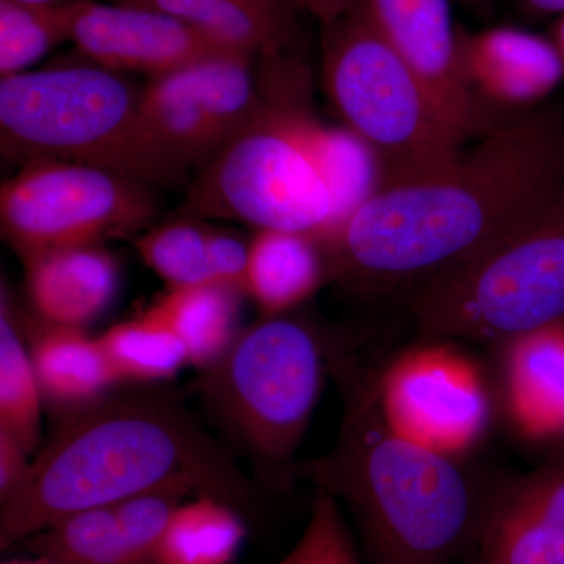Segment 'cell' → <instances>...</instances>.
<instances>
[{
    "mask_svg": "<svg viewBox=\"0 0 564 564\" xmlns=\"http://www.w3.org/2000/svg\"><path fill=\"white\" fill-rule=\"evenodd\" d=\"M564 192V110L499 124L447 165L386 185L328 243L329 278L419 291L503 242Z\"/></svg>",
    "mask_w": 564,
    "mask_h": 564,
    "instance_id": "1",
    "label": "cell"
},
{
    "mask_svg": "<svg viewBox=\"0 0 564 564\" xmlns=\"http://www.w3.org/2000/svg\"><path fill=\"white\" fill-rule=\"evenodd\" d=\"M332 369L345 400L339 436L328 454L300 464L299 478L348 508L372 564L474 562L505 477L397 432L381 408L380 370L340 348Z\"/></svg>",
    "mask_w": 564,
    "mask_h": 564,
    "instance_id": "2",
    "label": "cell"
},
{
    "mask_svg": "<svg viewBox=\"0 0 564 564\" xmlns=\"http://www.w3.org/2000/svg\"><path fill=\"white\" fill-rule=\"evenodd\" d=\"M176 488L229 505L251 488L232 456L177 393L140 391L96 400L69 417L0 511L2 549L66 516Z\"/></svg>",
    "mask_w": 564,
    "mask_h": 564,
    "instance_id": "3",
    "label": "cell"
},
{
    "mask_svg": "<svg viewBox=\"0 0 564 564\" xmlns=\"http://www.w3.org/2000/svg\"><path fill=\"white\" fill-rule=\"evenodd\" d=\"M258 62L261 106L199 169L172 218L239 221L325 245L337 221L317 158L322 121L311 109L310 73L292 51Z\"/></svg>",
    "mask_w": 564,
    "mask_h": 564,
    "instance_id": "4",
    "label": "cell"
},
{
    "mask_svg": "<svg viewBox=\"0 0 564 564\" xmlns=\"http://www.w3.org/2000/svg\"><path fill=\"white\" fill-rule=\"evenodd\" d=\"M0 141L7 158L84 163L151 187H182L188 172L162 147L141 88L93 62L0 79Z\"/></svg>",
    "mask_w": 564,
    "mask_h": 564,
    "instance_id": "5",
    "label": "cell"
},
{
    "mask_svg": "<svg viewBox=\"0 0 564 564\" xmlns=\"http://www.w3.org/2000/svg\"><path fill=\"white\" fill-rule=\"evenodd\" d=\"M334 348L303 318L262 317L196 380L210 421L269 488L285 491L299 478L296 451L332 370Z\"/></svg>",
    "mask_w": 564,
    "mask_h": 564,
    "instance_id": "6",
    "label": "cell"
},
{
    "mask_svg": "<svg viewBox=\"0 0 564 564\" xmlns=\"http://www.w3.org/2000/svg\"><path fill=\"white\" fill-rule=\"evenodd\" d=\"M322 80L345 128L377 155L381 187L419 180L467 147L361 0L323 28Z\"/></svg>",
    "mask_w": 564,
    "mask_h": 564,
    "instance_id": "7",
    "label": "cell"
},
{
    "mask_svg": "<svg viewBox=\"0 0 564 564\" xmlns=\"http://www.w3.org/2000/svg\"><path fill=\"white\" fill-rule=\"evenodd\" d=\"M425 339L502 345L564 322V192L491 250L411 293Z\"/></svg>",
    "mask_w": 564,
    "mask_h": 564,
    "instance_id": "8",
    "label": "cell"
},
{
    "mask_svg": "<svg viewBox=\"0 0 564 564\" xmlns=\"http://www.w3.org/2000/svg\"><path fill=\"white\" fill-rule=\"evenodd\" d=\"M151 185L84 163L39 159L3 182L0 229L22 262L143 232L158 218Z\"/></svg>",
    "mask_w": 564,
    "mask_h": 564,
    "instance_id": "9",
    "label": "cell"
},
{
    "mask_svg": "<svg viewBox=\"0 0 564 564\" xmlns=\"http://www.w3.org/2000/svg\"><path fill=\"white\" fill-rule=\"evenodd\" d=\"M380 402L397 432L454 456L473 451L491 417L485 378L441 344L414 348L380 370Z\"/></svg>",
    "mask_w": 564,
    "mask_h": 564,
    "instance_id": "10",
    "label": "cell"
},
{
    "mask_svg": "<svg viewBox=\"0 0 564 564\" xmlns=\"http://www.w3.org/2000/svg\"><path fill=\"white\" fill-rule=\"evenodd\" d=\"M370 20L417 74L466 143L492 131L486 106L464 84L451 0H361Z\"/></svg>",
    "mask_w": 564,
    "mask_h": 564,
    "instance_id": "11",
    "label": "cell"
},
{
    "mask_svg": "<svg viewBox=\"0 0 564 564\" xmlns=\"http://www.w3.org/2000/svg\"><path fill=\"white\" fill-rule=\"evenodd\" d=\"M70 35L88 62L115 73H172L228 50L170 14L126 3L73 2Z\"/></svg>",
    "mask_w": 564,
    "mask_h": 564,
    "instance_id": "12",
    "label": "cell"
},
{
    "mask_svg": "<svg viewBox=\"0 0 564 564\" xmlns=\"http://www.w3.org/2000/svg\"><path fill=\"white\" fill-rule=\"evenodd\" d=\"M473 564H564V451L503 478Z\"/></svg>",
    "mask_w": 564,
    "mask_h": 564,
    "instance_id": "13",
    "label": "cell"
},
{
    "mask_svg": "<svg viewBox=\"0 0 564 564\" xmlns=\"http://www.w3.org/2000/svg\"><path fill=\"white\" fill-rule=\"evenodd\" d=\"M458 61L464 84L484 106L532 107L564 79V58L554 41L521 29L458 28Z\"/></svg>",
    "mask_w": 564,
    "mask_h": 564,
    "instance_id": "14",
    "label": "cell"
},
{
    "mask_svg": "<svg viewBox=\"0 0 564 564\" xmlns=\"http://www.w3.org/2000/svg\"><path fill=\"white\" fill-rule=\"evenodd\" d=\"M502 399L508 421L530 443L564 440V322L502 345Z\"/></svg>",
    "mask_w": 564,
    "mask_h": 564,
    "instance_id": "15",
    "label": "cell"
},
{
    "mask_svg": "<svg viewBox=\"0 0 564 564\" xmlns=\"http://www.w3.org/2000/svg\"><path fill=\"white\" fill-rule=\"evenodd\" d=\"M24 265L33 307L52 325L84 328L117 295V262L101 245L62 248Z\"/></svg>",
    "mask_w": 564,
    "mask_h": 564,
    "instance_id": "16",
    "label": "cell"
},
{
    "mask_svg": "<svg viewBox=\"0 0 564 564\" xmlns=\"http://www.w3.org/2000/svg\"><path fill=\"white\" fill-rule=\"evenodd\" d=\"M184 21L228 50L261 55L293 51L299 0H113Z\"/></svg>",
    "mask_w": 564,
    "mask_h": 564,
    "instance_id": "17",
    "label": "cell"
},
{
    "mask_svg": "<svg viewBox=\"0 0 564 564\" xmlns=\"http://www.w3.org/2000/svg\"><path fill=\"white\" fill-rule=\"evenodd\" d=\"M328 259L307 234L259 229L250 242L247 295L262 317L291 313L328 280Z\"/></svg>",
    "mask_w": 564,
    "mask_h": 564,
    "instance_id": "18",
    "label": "cell"
},
{
    "mask_svg": "<svg viewBox=\"0 0 564 564\" xmlns=\"http://www.w3.org/2000/svg\"><path fill=\"white\" fill-rule=\"evenodd\" d=\"M31 356L43 397L70 410L102 399L118 383L101 340L82 328L47 323Z\"/></svg>",
    "mask_w": 564,
    "mask_h": 564,
    "instance_id": "19",
    "label": "cell"
},
{
    "mask_svg": "<svg viewBox=\"0 0 564 564\" xmlns=\"http://www.w3.org/2000/svg\"><path fill=\"white\" fill-rule=\"evenodd\" d=\"M141 109L162 147L185 169H203L225 143L199 99L188 65L151 77L141 88Z\"/></svg>",
    "mask_w": 564,
    "mask_h": 564,
    "instance_id": "20",
    "label": "cell"
},
{
    "mask_svg": "<svg viewBox=\"0 0 564 564\" xmlns=\"http://www.w3.org/2000/svg\"><path fill=\"white\" fill-rule=\"evenodd\" d=\"M243 295L239 289L209 282L169 289L151 310L181 337L191 366L206 370L231 348L242 332L239 317Z\"/></svg>",
    "mask_w": 564,
    "mask_h": 564,
    "instance_id": "21",
    "label": "cell"
},
{
    "mask_svg": "<svg viewBox=\"0 0 564 564\" xmlns=\"http://www.w3.org/2000/svg\"><path fill=\"white\" fill-rule=\"evenodd\" d=\"M22 543L58 564H144L115 503L66 516Z\"/></svg>",
    "mask_w": 564,
    "mask_h": 564,
    "instance_id": "22",
    "label": "cell"
},
{
    "mask_svg": "<svg viewBox=\"0 0 564 564\" xmlns=\"http://www.w3.org/2000/svg\"><path fill=\"white\" fill-rule=\"evenodd\" d=\"M245 533L232 505L198 497L195 502L181 505L173 514L155 564H229Z\"/></svg>",
    "mask_w": 564,
    "mask_h": 564,
    "instance_id": "23",
    "label": "cell"
},
{
    "mask_svg": "<svg viewBox=\"0 0 564 564\" xmlns=\"http://www.w3.org/2000/svg\"><path fill=\"white\" fill-rule=\"evenodd\" d=\"M99 340L118 383H161L191 364L181 337L152 310L111 326Z\"/></svg>",
    "mask_w": 564,
    "mask_h": 564,
    "instance_id": "24",
    "label": "cell"
},
{
    "mask_svg": "<svg viewBox=\"0 0 564 564\" xmlns=\"http://www.w3.org/2000/svg\"><path fill=\"white\" fill-rule=\"evenodd\" d=\"M41 388L31 352L22 340L11 299L0 302V430L32 454L41 440Z\"/></svg>",
    "mask_w": 564,
    "mask_h": 564,
    "instance_id": "25",
    "label": "cell"
},
{
    "mask_svg": "<svg viewBox=\"0 0 564 564\" xmlns=\"http://www.w3.org/2000/svg\"><path fill=\"white\" fill-rule=\"evenodd\" d=\"M212 231L214 226L198 218H172L140 234L135 250L169 289L209 284L215 282Z\"/></svg>",
    "mask_w": 564,
    "mask_h": 564,
    "instance_id": "26",
    "label": "cell"
},
{
    "mask_svg": "<svg viewBox=\"0 0 564 564\" xmlns=\"http://www.w3.org/2000/svg\"><path fill=\"white\" fill-rule=\"evenodd\" d=\"M70 7L0 0V76L24 73L57 44L69 41Z\"/></svg>",
    "mask_w": 564,
    "mask_h": 564,
    "instance_id": "27",
    "label": "cell"
},
{
    "mask_svg": "<svg viewBox=\"0 0 564 564\" xmlns=\"http://www.w3.org/2000/svg\"><path fill=\"white\" fill-rule=\"evenodd\" d=\"M281 564H361L340 503L317 489L310 522Z\"/></svg>",
    "mask_w": 564,
    "mask_h": 564,
    "instance_id": "28",
    "label": "cell"
},
{
    "mask_svg": "<svg viewBox=\"0 0 564 564\" xmlns=\"http://www.w3.org/2000/svg\"><path fill=\"white\" fill-rule=\"evenodd\" d=\"M18 441L0 430V502L13 496L28 478L31 463Z\"/></svg>",
    "mask_w": 564,
    "mask_h": 564,
    "instance_id": "29",
    "label": "cell"
},
{
    "mask_svg": "<svg viewBox=\"0 0 564 564\" xmlns=\"http://www.w3.org/2000/svg\"><path fill=\"white\" fill-rule=\"evenodd\" d=\"M359 0H299L300 9L313 14L323 28L343 20L345 14L355 9Z\"/></svg>",
    "mask_w": 564,
    "mask_h": 564,
    "instance_id": "30",
    "label": "cell"
},
{
    "mask_svg": "<svg viewBox=\"0 0 564 564\" xmlns=\"http://www.w3.org/2000/svg\"><path fill=\"white\" fill-rule=\"evenodd\" d=\"M527 6L533 10L543 11V13L564 14V0H524Z\"/></svg>",
    "mask_w": 564,
    "mask_h": 564,
    "instance_id": "31",
    "label": "cell"
},
{
    "mask_svg": "<svg viewBox=\"0 0 564 564\" xmlns=\"http://www.w3.org/2000/svg\"><path fill=\"white\" fill-rule=\"evenodd\" d=\"M464 7L473 10L475 14L481 18H491L494 13L492 0H459Z\"/></svg>",
    "mask_w": 564,
    "mask_h": 564,
    "instance_id": "32",
    "label": "cell"
},
{
    "mask_svg": "<svg viewBox=\"0 0 564 564\" xmlns=\"http://www.w3.org/2000/svg\"><path fill=\"white\" fill-rule=\"evenodd\" d=\"M17 2L31 3V6H66L77 0H17Z\"/></svg>",
    "mask_w": 564,
    "mask_h": 564,
    "instance_id": "33",
    "label": "cell"
},
{
    "mask_svg": "<svg viewBox=\"0 0 564 564\" xmlns=\"http://www.w3.org/2000/svg\"><path fill=\"white\" fill-rule=\"evenodd\" d=\"M555 46L558 47V51L562 52L564 58V14L562 20H560L558 25L555 29Z\"/></svg>",
    "mask_w": 564,
    "mask_h": 564,
    "instance_id": "34",
    "label": "cell"
},
{
    "mask_svg": "<svg viewBox=\"0 0 564 564\" xmlns=\"http://www.w3.org/2000/svg\"><path fill=\"white\" fill-rule=\"evenodd\" d=\"M3 564H58V563L52 562V560L46 558V556L35 555V558H33V560H13V562H7Z\"/></svg>",
    "mask_w": 564,
    "mask_h": 564,
    "instance_id": "35",
    "label": "cell"
}]
</instances>
